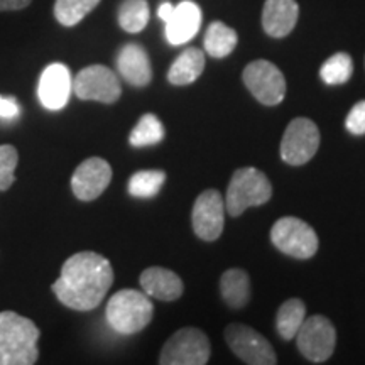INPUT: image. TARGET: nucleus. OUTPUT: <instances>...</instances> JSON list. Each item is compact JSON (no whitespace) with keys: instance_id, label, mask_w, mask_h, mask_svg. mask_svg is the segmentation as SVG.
Instances as JSON below:
<instances>
[{"instance_id":"nucleus-32","label":"nucleus","mask_w":365,"mask_h":365,"mask_svg":"<svg viewBox=\"0 0 365 365\" xmlns=\"http://www.w3.org/2000/svg\"><path fill=\"white\" fill-rule=\"evenodd\" d=\"M173 4L171 2H163L161 6H159V9H158V16H159V19L161 21H166L168 17H170V14L173 12Z\"/></svg>"},{"instance_id":"nucleus-16","label":"nucleus","mask_w":365,"mask_h":365,"mask_svg":"<svg viewBox=\"0 0 365 365\" xmlns=\"http://www.w3.org/2000/svg\"><path fill=\"white\" fill-rule=\"evenodd\" d=\"M117 70L118 75L127 83L137 86V88H144L153 80V68H150L149 54L144 49V46L137 43L125 44L118 51Z\"/></svg>"},{"instance_id":"nucleus-2","label":"nucleus","mask_w":365,"mask_h":365,"mask_svg":"<svg viewBox=\"0 0 365 365\" xmlns=\"http://www.w3.org/2000/svg\"><path fill=\"white\" fill-rule=\"evenodd\" d=\"M39 328L19 313H0V365H33L38 362Z\"/></svg>"},{"instance_id":"nucleus-26","label":"nucleus","mask_w":365,"mask_h":365,"mask_svg":"<svg viewBox=\"0 0 365 365\" xmlns=\"http://www.w3.org/2000/svg\"><path fill=\"white\" fill-rule=\"evenodd\" d=\"M354 73V61L350 54L336 53L323 63L319 76L327 85H344L350 80Z\"/></svg>"},{"instance_id":"nucleus-12","label":"nucleus","mask_w":365,"mask_h":365,"mask_svg":"<svg viewBox=\"0 0 365 365\" xmlns=\"http://www.w3.org/2000/svg\"><path fill=\"white\" fill-rule=\"evenodd\" d=\"M195 234L202 240H217L225 223V200L217 190H207L196 198L191 212Z\"/></svg>"},{"instance_id":"nucleus-7","label":"nucleus","mask_w":365,"mask_h":365,"mask_svg":"<svg viewBox=\"0 0 365 365\" xmlns=\"http://www.w3.org/2000/svg\"><path fill=\"white\" fill-rule=\"evenodd\" d=\"M299 352L307 357L309 362L323 364L331 357L336 345V331L330 319L322 314L304 318L303 325L296 333Z\"/></svg>"},{"instance_id":"nucleus-24","label":"nucleus","mask_w":365,"mask_h":365,"mask_svg":"<svg viewBox=\"0 0 365 365\" xmlns=\"http://www.w3.org/2000/svg\"><path fill=\"white\" fill-rule=\"evenodd\" d=\"M166 135L164 125L154 113H145L137 122V125L132 129L129 143L134 148H145V145H156L161 143Z\"/></svg>"},{"instance_id":"nucleus-6","label":"nucleus","mask_w":365,"mask_h":365,"mask_svg":"<svg viewBox=\"0 0 365 365\" xmlns=\"http://www.w3.org/2000/svg\"><path fill=\"white\" fill-rule=\"evenodd\" d=\"M210 360V340L200 328H181L161 350V365H205Z\"/></svg>"},{"instance_id":"nucleus-14","label":"nucleus","mask_w":365,"mask_h":365,"mask_svg":"<svg viewBox=\"0 0 365 365\" xmlns=\"http://www.w3.org/2000/svg\"><path fill=\"white\" fill-rule=\"evenodd\" d=\"M73 91L70 68L63 63H53L41 73L38 85L39 102L48 110H61L66 107Z\"/></svg>"},{"instance_id":"nucleus-28","label":"nucleus","mask_w":365,"mask_h":365,"mask_svg":"<svg viewBox=\"0 0 365 365\" xmlns=\"http://www.w3.org/2000/svg\"><path fill=\"white\" fill-rule=\"evenodd\" d=\"M17 163H19V153L11 144L0 145V191H7L16 182Z\"/></svg>"},{"instance_id":"nucleus-21","label":"nucleus","mask_w":365,"mask_h":365,"mask_svg":"<svg viewBox=\"0 0 365 365\" xmlns=\"http://www.w3.org/2000/svg\"><path fill=\"white\" fill-rule=\"evenodd\" d=\"M237 33L222 21L212 22L205 33V51L212 58H227L237 46Z\"/></svg>"},{"instance_id":"nucleus-8","label":"nucleus","mask_w":365,"mask_h":365,"mask_svg":"<svg viewBox=\"0 0 365 365\" xmlns=\"http://www.w3.org/2000/svg\"><path fill=\"white\" fill-rule=\"evenodd\" d=\"M244 83L254 98L267 107L279 105L286 95V80L279 68L267 59H255L245 66Z\"/></svg>"},{"instance_id":"nucleus-3","label":"nucleus","mask_w":365,"mask_h":365,"mask_svg":"<svg viewBox=\"0 0 365 365\" xmlns=\"http://www.w3.org/2000/svg\"><path fill=\"white\" fill-rule=\"evenodd\" d=\"M107 322L113 331L122 335H134L149 325L154 307L149 296L135 289H122L107 304Z\"/></svg>"},{"instance_id":"nucleus-20","label":"nucleus","mask_w":365,"mask_h":365,"mask_svg":"<svg viewBox=\"0 0 365 365\" xmlns=\"http://www.w3.org/2000/svg\"><path fill=\"white\" fill-rule=\"evenodd\" d=\"M220 293L230 308H244L250 299L249 274L242 269H228L220 279Z\"/></svg>"},{"instance_id":"nucleus-4","label":"nucleus","mask_w":365,"mask_h":365,"mask_svg":"<svg viewBox=\"0 0 365 365\" xmlns=\"http://www.w3.org/2000/svg\"><path fill=\"white\" fill-rule=\"evenodd\" d=\"M272 196L271 181L255 168H240L232 176L225 196V212L239 217L250 207H261Z\"/></svg>"},{"instance_id":"nucleus-17","label":"nucleus","mask_w":365,"mask_h":365,"mask_svg":"<svg viewBox=\"0 0 365 365\" xmlns=\"http://www.w3.org/2000/svg\"><path fill=\"white\" fill-rule=\"evenodd\" d=\"M299 17L296 0H266L262 11V27L271 38H286L293 33Z\"/></svg>"},{"instance_id":"nucleus-5","label":"nucleus","mask_w":365,"mask_h":365,"mask_svg":"<svg viewBox=\"0 0 365 365\" xmlns=\"http://www.w3.org/2000/svg\"><path fill=\"white\" fill-rule=\"evenodd\" d=\"M271 240L282 254L307 261L318 250V235L304 220L296 217L279 218L271 228Z\"/></svg>"},{"instance_id":"nucleus-23","label":"nucleus","mask_w":365,"mask_h":365,"mask_svg":"<svg viewBox=\"0 0 365 365\" xmlns=\"http://www.w3.org/2000/svg\"><path fill=\"white\" fill-rule=\"evenodd\" d=\"M150 17L148 0H124L118 7V26L125 33L137 34L145 29Z\"/></svg>"},{"instance_id":"nucleus-19","label":"nucleus","mask_w":365,"mask_h":365,"mask_svg":"<svg viewBox=\"0 0 365 365\" xmlns=\"http://www.w3.org/2000/svg\"><path fill=\"white\" fill-rule=\"evenodd\" d=\"M205 70V54L198 48H186L180 56L175 59L170 71H168V80L171 85L185 86L191 85L200 78Z\"/></svg>"},{"instance_id":"nucleus-1","label":"nucleus","mask_w":365,"mask_h":365,"mask_svg":"<svg viewBox=\"0 0 365 365\" xmlns=\"http://www.w3.org/2000/svg\"><path fill=\"white\" fill-rule=\"evenodd\" d=\"M112 282V264L103 255L85 250L66 259L53 291L65 307L90 312L102 303Z\"/></svg>"},{"instance_id":"nucleus-22","label":"nucleus","mask_w":365,"mask_h":365,"mask_svg":"<svg viewBox=\"0 0 365 365\" xmlns=\"http://www.w3.org/2000/svg\"><path fill=\"white\" fill-rule=\"evenodd\" d=\"M307 318V307L301 299H287L281 304L276 317V328L282 340H293Z\"/></svg>"},{"instance_id":"nucleus-27","label":"nucleus","mask_w":365,"mask_h":365,"mask_svg":"<svg viewBox=\"0 0 365 365\" xmlns=\"http://www.w3.org/2000/svg\"><path fill=\"white\" fill-rule=\"evenodd\" d=\"M166 182V173L161 170L139 171L129 180V193L135 198H153Z\"/></svg>"},{"instance_id":"nucleus-13","label":"nucleus","mask_w":365,"mask_h":365,"mask_svg":"<svg viewBox=\"0 0 365 365\" xmlns=\"http://www.w3.org/2000/svg\"><path fill=\"white\" fill-rule=\"evenodd\" d=\"M112 181V168L102 158H90L71 176V190L81 202L97 200Z\"/></svg>"},{"instance_id":"nucleus-31","label":"nucleus","mask_w":365,"mask_h":365,"mask_svg":"<svg viewBox=\"0 0 365 365\" xmlns=\"http://www.w3.org/2000/svg\"><path fill=\"white\" fill-rule=\"evenodd\" d=\"M33 0H0V12H11V11H22V9L29 7Z\"/></svg>"},{"instance_id":"nucleus-25","label":"nucleus","mask_w":365,"mask_h":365,"mask_svg":"<svg viewBox=\"0 0 365 365\" xmlns=\"http://www.w3.org/2000/svg\"><path fill=\"white\" fill-rule=\"evenodd\" d=\"M100 4V0H56L54 17L61 26L73 27L85 19Z\"/></svg>"},{"instance_id":"nucleus-15","label":"nucleus","mask_w":365,"mask_h":365,"mask_svg":"<svg viewBox=\"0 0 365 365\" xmlns=\"http://www.w3.org/2000/svg\"><path fill=\"white\" fill-rule=\"evenodd\" d=\"M164 34L171 46L186 44L198 34L202 26V9L191 0H182L173 7L166 21H164Z\"/></svg>"},{"instance_id":"nucleus-11","label":"nucleus","mask_w":365,"mask_h":365,"mask_svg":"<svg viewBox=\"0 0 365 365\" xmlns=\"http://www.w3.org/2000/svg\"><path fill=\"white\" fill-rule=\"evenodd\" d=\"M225 340L230 350L242 362L249 365H274L277 364L272 345L259 331L247 325H228Z\"/></svg>"},{"instance_id":"nucleus-10","label":"nucleus","mask_w":365,"mask_h":365,"mask_svg":"<svg viewBox=\"0 0 365 365\" xmlns=\"http://www.w3.org/2000/svg\"><path fill=\"white\" fill-rule=\"evenodd\" d=\"M73 91L81 100L115 103L122 95V86L118 76L110 68L103 65H91L83 68L75 76Z\"/></svg>"},{"instance_id":"nucleus-29","label":"nucleus","mask_w":365,"mask_h":365,"mask_svg":"<svg viewBox=\"0 0 365 365\" xmlns=\"http://www.w3.org/2000/svg\"><path fill=\"white\" fill-rule=\"evenodd\" d=\"M345 127L354 135L365 134V100L354 105L345 118Z\"/></svg>"},{"instance_id":"nucleus-9","label":"nucleus","mask_w":365,"mask_h":365,"mask_svg":"<svg viewBox=\"0 0 365 365\" xmlns=\"http://www.w3.org/2000/svg\"><path fill=\"white\" fill-rule=\"evenodd\" d=\"M319 148V130L313 120L298 117L286 127L281 140V158L289 166H303L312 161Z\"/></svg>"},{"instance_id":"nucleus-18","label":"nucleus","mask_w":365,"mask_h":365,"mask_svg":"<svg viewBox=\"0 0 365 365\" xmlns=\"http://www.w3.org/2000/svg\"><path fill=\"white\" fill-rule=\"evenodd\" d=\"M140 287L148 296L161 301L180 299L185 291L181 277L166 267H149L140 274Z\"/></svg>"},{"instance_id":"nucleus-30","label":"nucleus","mask_w":365,"mask_h":365,"mask_svg":"<svg viewBox=\"0 0 365 365\" xmlns=\"http://www.w3.org/2000/svg\"><path fill=\"white\" fill-rule=\"evenodd\" d=\"M21 107L16 98L12 97H2L0 95V117L2 118H16L19 117Z\"/></svg>"}]
</instances>
